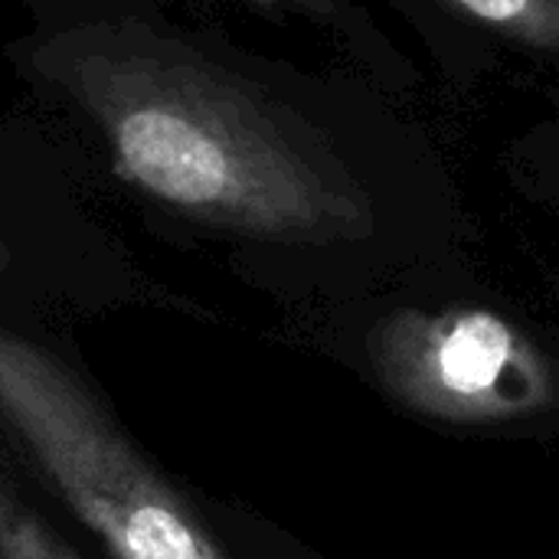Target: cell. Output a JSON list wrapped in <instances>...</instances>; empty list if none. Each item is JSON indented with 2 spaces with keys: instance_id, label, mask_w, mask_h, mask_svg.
Here are the masks:
<instances>
[{
  "instance_id": "obj_1",
  "label": "cell",
  "mask_w": 559,
  "mask_h": 559,
  "mask_svg": "<svg viewBox=\"0 0 559 559\" xmlns=\"http://www.w3.org/2000/svg\"><path fill=\"white\" fill-rule=\"evenodd\" d=\"M52 75L102 131L115 174L219 229L282 242L373 233L357 177L295 115L193 49L144 29H82Z\"/></svg>"
},
{
  "instance_id": "obj_2",
  "label": "cell",
  "mask_w": 559,
  "mask_h": 559,
  "mask_svg": "<svg viewBox=\"0 0 559 559\" xmlns=\"http://www.w3.org/2000/svg\"><path fill=\"white\" fill-rule=\"evenodd\" d=\"M0 419L111 559H226L85 383L56 354L7 328Z\"/></svg>"
},
{
  "instance_id": "obj_3",
  "label": "cell",
  "mask_w": 559,
  "mask_h": 559,
  "mask_svg": "<svg viewBox=\"0 0 559 559\" xmlns=\"http://www.w3.org/2000/svg\"><path fill=\"white\" fill-rule=\"evenodd\" d=\"M380 386L413 413L455 426L559 406V367L508 318L485 308H403L367 337Z\"/></svg>"
},
{
  "instance_id": "obj_4",
  "label": "cell",
  "mask_w": 559,
  "mask_h": 559,
  "mask_svg": "<svg viewBox=\"0 0 559 559\" xmlns=\"http://www.w3.org/2000/svg\"><path fill=\"white\" fill-rule=\"evenodd\" d=\"M442 3L514 43L559 52V0H442Z\"/></svg>"
},
{
  "instance_id": "obj_5",
  "label": "cell",
  "mask_w": 559,
  "mask_h": 559,
  "mask_svg": "<svg viewBox=\"0 0 559 559\" xmlns=\"http://www.w3.org/2000/svg\"><path fill=\"white\" fill-rule=\"evenodd\" d=\"M0 559H79L0 472Z\"/></svg>"
},
{
  "instance_id": "obj_6",
  "label": "cell",
  "mask_w": 559,
  "mask_h": 559,
  "mask_svg": "<svg viewBox=\"0 0 559 559\" xmlns=\"http://www.w3.org/2000/svg\"><path fill=\"white\" fill-rule=\"evenodd\" d=\"M262 7H295V10H311V13H328L331 0H252Z\"/></svg>"
},
{
  "instance_id": "obj_7",
  "label": "cell",
  "mask_w": 559,
  "mask_h": 559,
  "mask_svg": "<svg viewBox=\"0 0 559 559\" xmlns=\"http://www.w3.org/2000/svg\"><path fill=\"white\" fill-rule=\"evenodd\" d=\"M0 262H3V252H0Z\"/></svg>"
}]
</instances>
